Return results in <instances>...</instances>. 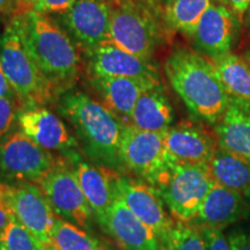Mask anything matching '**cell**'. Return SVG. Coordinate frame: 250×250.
Wrapping results in <instances>:
<instances>
[{
	"mask_svg": "<svg viewBox=\"0 0 250 250\" xmlns=\"http://www.w3.org/2000/svg\"><path fill=\"white\" fill-rule=\"evenodd\" d=\"M161 250H208L198 230L192 225L177 221L164 239Z\"/></svg>",
	"mask_w": 250,
	"mask_h": 250,
	"instance_id": "27",
	"label": "cell"
},
{
	"mask_svg": "<svg viewBox=\"0 0 250 250\" xmlns=\"http://www.w3.org/2000/svg\"><path fill=\"white\" fill-rule=\"evenodd\" d=\"M108 1H110V2H112V1H114V2H118V1H121V0H108Z\"/></svg>",
	"mask_w": 250,
	"mask_h": 250,
	"instance_id": "39",
	"label": "cell"
},
{
	"mask_svg": "<svg viewBox=\"0 0 250 250\" xmlns=\"http://www.w3.org/2000/svg\"><path fill=\"white\" fill-rule=\"evenodd\" d=\"M212 62L217 68L228 101L250 107V59L230 52Z\"/></svg>",
	"mask_w": 250,
	"mask_h": 250,
	"instance_id": "23",
	"label": "cell"
},
{
	"mask_svg": "<svg viewBox=\"0 0 250 250\" xmlns=\"http://www.w3.org/2000/svg\"><path fill=\"white\" fill-rule=\"evenodd\" d=\"M214 180L208 165L171 162L153 184L171 217L189 224L198 213Z\"/></svg>",
	"mask_w": 250,
	"mask_h": 250,
	"instance_id": "4",
	"label": "cell"
},
{
	"mask_svg": "<svg viewBox=\"0 0 250 250\" xmlns=\"http://www.w3.org/2000/svg\"><path fill=\"white\" fill-rule=\"evenodd\" d=\"M76 0H37L33 9L42 14H64L73 6Z\"/></svg>",
	"mask_w": 250,
	"mask_h": 250,
	"instance_id": "32",
	"label": "cell"
},
{
	"mask_svg": "<svg viewBox=\"0 0 250 250\" xmlns=\"http://www.w3.org/2000/svg\"><path fill=\"white\" fill-rule=\"evenodd\" d=\"M61 112L93 164L118 174L124 171L120 152L123 124L102 103L85 93L70 92L61 100Z\"/></svg>",
	"mask_w": 250,
	"mask_h": 250,
	"instance_id": "3",
	"label": "cell"
},
{
	"mask_svg": "<svg viewBox=\"0 0 250 250\" xmlns=\"http://www.w3.org/2000/svg\"><path fill=\"white\" fill-rule=\"evenodd\" d=\"M226 237L232 250H250V228L246 226H234L228 230Z\"/></svg>",
	"mask_w": 250,
	"mask_h": 250,
	"instance_id": "31",
	"label": "cell"
},
{
	"mask_svg": "<svg viewBox=\"0 0 250 250\" xmlns=\"http://www.w3.org/2000/svg\"><path fill=\"white\" fill-rule=\"evenodd\" d=\"M160 40L158 20L144 0H121L112 6L109 43L139 57L152 59Z\"/></svg>",
	"mask_w": 250,
	"mask_h": 250,
	"instance_id": "6",
	"label": "cell"
},
{
	"mask_svg": "<svg viewBox=\"0 0 250 250\" xmlns=\"http://www.w3.org/2000/svg\"><path fill=\"white\" fill-rule=\"evenodd\" d=\"M12 7H15L14 0H0V13L8 11Z\"/></svg>",
	"mask_w": 250,
	"mask_h": 250,
	"instance_id": "37",
	"label": "cell"
},
{
	"mask_svg": "<svg viewBox=\"0 0 250 250\" xmlns=\"http://www.w3.org/2000/svg\"><path fill=\"white\" fill-rule=\"evenodd\" d=\"M242 193H243V197H245V199H246L247 204H248L249 208H250V187H249V188H247V189H246L245 191H243Z\"/></svg>",
	"mask_w": 250,
	"mask_h": 250,
	"instance_id": "38",
	"label": "cell"
},
{
	"mask_svg": "<svg viewBox=\"0 0 250 250\" xmlns=\"http://www.w3.org/2000/svg\"><path fill=\"white\" fill-rule=\"evenodd\" d=\"M9 221H11V214H9V212L7 208H6L4 203L0 199V237H1L5 228L7 227V225L9 224Z\"/></svg>",
	"mask_w": 250,
	"mask_h": 250,
	"instance_id": "35",
	"label": "cell"
},
{
	"mask_svg": "<svg viewBox=\"0 0 250 250\" xmlns=\"http://www.w3.org/2000/svg\"><path fill=\"white\" fill-rule=\"evenodd\" d=\"M165 72L193 116L213 125L221 120L228 96L210 58L190 49H176L166 59Z\"/></svg>",
	"mask_w": 250,
	"mask_h": 250,
	"instance_id": "2",
	"label": "cell"
},
{
	"mask_svg": "<svg viewBox=\"0 0 250 250\" xmlns=\"http://www.w3.org/2000/svg\"><path fill=\"white\" fill-rule=\"evenodd\" d=\"M250 8V7H249ZM248 21H249V27H250V9H249V15H248Z\"/></svg>",
	"mask_w": 250,
	"mask_h": 250,
	"instance_id": "40",
	"label": "cell"
},
{
	"mask_svg": "<svg viewBox=\"0 0 250 250\" xmlns=\"http://www.w3.org/2000/svg\"><path fill=\"white\" fill-rule=\"evenodd\" d=\"M36 2L37 0H14V6H15V11H17V15L22 14L24 12L33 9Z\"/></svg>",
	"mask_w": 250,
	"mask_h": 250,
	"instance_id": "36",
	"label": "cell"
},
{
	"mask_svg": "<svg viewBox=\"0 0 250 250\" xmlns=\"http://www.w3.org/2000/svg\"><path fill=\"white\" fill-rule=\"evenodd\" d=\"M174 112L164 87L156 86L144 90L134 105L131 125L144 131L165 133L171 126Z\"/></svg>",
	"mask_w": 250,
	"mask_h": 250,
	"instance_id": "22",
	"label": "cell"
},
{
	"mask_svg": "<svg viewBox=\"0 0 250 250\" xmlns=\"http://www.w3.org/2000/svg\"><path fill=\"white\" fill-rule=\"evenodd\" d=\"M57 160L22 131L8 134L0 142V177L4 183L40 186Z\"/></svg>",
	"mask_w": 250,
	"mask_h": 250,
	"instance_id": "8",
	"label": "cell"
},
{
	"mask_svg": "<svg viewBox=\"0 0 250 250\" xmlns=\"http://www.w3.org/2000/svg\"><path fill=\"white\" fill-rule=\"evenodd\" d=\"M239 18L221 2H212L199 20L193 44L199 54L214 61L230 54Z\"/></svg>",
	"mask_w": 250,
	"mask_h": 250,
	"instance_id": "15",
	"label": "cell"
},
{
	"mask_svg": "<svg viewBox=\"0 0 250 250\" xmlns=\"http://www.w3.org/2000/svg\"><path fill=\"white\" fill-rule=\"evenodd\" d=\"M51 250H101L100 243L87 230L56 218L51 232Z\"/></svg>",
	"mask_w": 250,
	"mask_h": 250,
	"instance_id": "26",
	"label": "cell"
},
{
	"mask_svg": "<svg viewBox=\"0 0 250 250\" xmlns=\"http://www.w3.org/2000/svg\"><path fill=\"white\" fill-rule=\"evenodd\" d=\"M112 183L127 208L151 228L159 240L164 239L175 226L176 223L166 211L159 192L146 181L114 173Z\"/></svg>",
	"mask_w": 250,
	"mask_h": 250,
	"instance_id": "12",
	"label": "cell"
},
{
	"mask_svg": "<svg viewBox=\"0 0 250 250\" xmlns=\"http://www.w3.org/2000/svg\"><path fill=\"white\" fill-rule=\"evenodd\" d=\"M17 109L11 99L0 96V138L5 137L13 126Z\"/></svg>",
	"mask_w": 250,
	"mask_h": 250,
	"instance_id": "30",
	"label": "cell"
},
{
	"mask_svg": "<svg viewBox=\"0 0 250 250\" xmlns=\"http://www.w3.org/2000/svg\"><path fill=\"white\" fill-rule=\"evenodd\" d=\"M92 81L101 96L102 104L122 124H131L133 108L144 90L156 87L122 77H93Z\"/></svg>",
	"mask_w": 250,
	"mask_h": 250,
	"instance_id": "20",
	"label": "cell"
},
{
	"mask_svg": "<svg viewBox=\"0 0 250 250\" xmlns=\"http://www.w3.org/2000/svg\"><path fill=\"white\" fill-rule=\"evenodd\" d=\"M165 143L170 160L176 164L208 165L219 148L215 134L190 120L171 125L165 132Z\"/></svg>",
	"mask_w": 250,
	"mask_h": 250,
	"instance_id": "14",
	"label": "cell"
},
{
	"mask_svg": "<svg viewBox=\"0 0 250 250\" xmlns=\"http://www.w3.org/2000/svg\"><path fill=\"white\" fill-rule=\"evenodd\" d=\"M195 227V226H193ZM202 236L208 250H232L226 234L221 229L211 227H195Z\"/></svg>",
	"mask_w": 250,
	"mask_h": 250,
	"instance_id": "29",
	"label": "cell"
},
{
	"mask_svg": "<svg viewBox=\"0 0 250 250\" xmlns=\"http://www.w3.org/2000/svg\"><path fill=\"white\" fill-rule=\"evenodd\" d=\"M218 147L250 160V107L228 101L221 120L215 124Z\"/></svg>",
	"mask_w": 250,
	"mask_h": 250,
	"instance_id": "21",
	"label": "cell"
},
{
	"mask_svg": "<svg viewBox=\"0 0 250 250\" xmlns=\"http://www.w3.org/2000/svg\"><path fill=\"white\" fill-rule=\"evenodd\" d=\"M72 167L90 206L94 219L104 230L108 211L114 199L112 174L115 171L88 164L77 156Z\"/></svg>",
	"mask_w": 250,
	"mask_h": 250,
	"instance_id": "19",
	"label": "cell"
},
{
	"mask_svg": "<svg viewBox=\"0 0 250 250\" xmlns=\"http://www.w3.org/2000/svg\"><path fill=\"white\" fill-rule=\"evenodd\" d=\"M13 92L14 90L12 88L8 79L5 76L4 70H2V66H1V61H0V96H1V98L12 99V96H13Z\"/></svg>",
	"mask_w": 250,
	"mask_h": 250,
	"instance_id": "34",
	"label": "cell"
},
{
	"mask_svg": "<svg viewBox=\"0 0 250 250\" xmlns=\"http://www.w3.org/2000/svg\"><path fill=\"white\" fill-rule=\"evenodd\" d=\"M19 124L26 136L48 151H71L78 146L64 122L44 107L24 108Z\"/></svg>",
	"mask_w": 250,
	"mask_h": 250,
	"instance_id": "18",
	"label": "cell"
},
{
	"mask_svg": "<svg viewBox=\"0 0 250 250\" xmlns=\"http://www.w3.org/2000/svg\"><path fill=\"white\" fill-rule=\"evenodd\" d=\"M93 77L131 78L149 86H162L152 59L136 56L114 44H104L87 54Z\"/></svg>",
	"mask_w": 250,
	"mask_h": 250,
	"instance_id": "13",
	"label": "cell"
},
{
	"mask_svg": "<svg viewBox=\"0 0 250 250\" xmlns=\"http://www.w3.org/2000/svg\"><path fill=\"white\" fill-rule=\"evenodd\" d=\"M0 199L9 213L33 234L42 250H51L56 218L41 187L34 183H0Z\"/></svg>",
	"mask_w": 250,
	"mask_h": 250,
	"instance_id": "7",
	"label": "cell"
},
{
	"mask_svg": "<svg viewBox=\"0 0 250 250\" xmlns=\"http://www.w3.org/2000/svg\"><path fill=\"white\" fill-rule=\"evenodd\" d=\"M0 61L15 95L26 108L43 107L55 89L24 46L13 21L0 39Z\"/></svg>",
	"mask_w": 250,
	"mask_h": 250,
	"instance_id": "5",
	"label": "cell"
},
{
	"mask_svg": "<svg viewBox=\"0 0 250 250\" xmlns=\"http://www.w3.org/2000/svg\"><path fill=\"white\" fill-rule=\"evenodd\" d=\"M11 214V213H9ZM0 250H42L26 227L11 214V221L0 237Z\"/></svg>",
	"mask_w": 250,
	"mask_h": 250,
	"instance_id": "28",
	"label": "cell"
},
{
	"mask_svg": "<svg viewBox=\"0 0 250 250\" xmlns=\"http://www.w3.org/2000/svg\"><path fill=\"white\" fill-rule=\"evenodd\" d=\"M101 250H102V249H101Z\"/></svg>",
	"mask_w": 250,
	"mask_h": 250,
	"instance_id": "41",
	"label": "cell"
},
{
	"mask_svg": "<svg viewBox=\"0 0 250 250\" xmlns=\"http://www.w3.org/2000/svg\"><path fill=\"white\" fill-rule=\"evenodd\" d=\"M112 6L108 0H76L67 12L61 14L64 29L86 54L109 44Z\"/></svg>",
	"mask_w": 250,
	"mask_h": 250,
	"instance_id": "11",
	"label": "cell"
},
{
	"mask_svg": "<svg viewBox=\"0 0 250 250\" xmlns=\"http://www.w3.org/2000/svg\"><path fill=\"white\" fill-rule=\"evenodd\" d=\"M218 2L227 6L237 18H242L247 9L250 7V0H217Z\"/></svg>",
	"mask_w": 250,
	"mask_h": 250,
	"instance_id": "33",
	"label": "cell"
},
{
	"mask_svg": "<svg viewBox=\"0 0 250 250\" xmlns=\"http://www.w3.org/2000/svg\"><path fill=\"white\" fill-rule=\"evenodd\" d=\"M13 22L24 46L56 90L67 89L80 71L79 52L67 31L35 9L15 15Z\"/></svg>",
	"mask_w": 250,
	"mask_h": 250,
	"instance_id": "1",
	"label": "cell"
},
{
	"mask_svg": "<svg viewBox=\"0 0 250 250\" xmlns=\"http://www.w3.org/2000/svg\"><path fill=\"white\" fill-rule=\"evenodd\" d=\"M212 0H168L165 18L168 26L192 37L199 20Z\"/></svg>",
	"mask_w": 250,
	"mask_h": 250,
	"instance_id": "25",
	"label": "cell"
},
{
	"mask_svg": "<svg viewBox=\"0 0 250 250\" xmlns=\"http://www.w3.org/2000/svg\"><path fill=\"white\" fill-rule=\"evenodd\" d=\"M114 199L103 232L114 237L125 250H161L160 240L147 225L127 208L112 183Z\"/></svg>",
	"mask_w": 250,
	"mask_h": 250,
	"instance_id": "16",
	"label": "cell"
},
{
	"mask_svg": "<svg viewBox=\"0 0 250 250\" xmlns=\"http://www.w3.org/2000/svg\"><path fill=\"white\" fill-rule=\"evenodd\" d=\"M120 152L125 169L151 186L173 162L166 147L165 133L144 131L131 124L122 127Z\"/></svg>",
	"mask_w": 250,
	"mask_h": 250,
	"instance_id": "9",
	"label": "cell"
},
{
	"mask_svg": "<svg viewBox=\"0 0 250 250\" xmlns=\"http://www.w3.org/2000/svg\"><path fill=\"white\" fill-rule=\"evenodd\" d=\"M250 208L242 192L228 189L214 181L198 213L190 225L224 230L248 218Z\"/></svg>",
	"mask_w": 250,
	"mask_h": 250,
	"instance_id": "17",
	"label": "cell"
},
{
	"mask_svg": "<svg viewBox=\"0 0 250 250\" xmlns=\"http://www.w3.org/2000/svg\"><path fill=\"white\" fill-rule=\"evenodd\" d=\"M40 187L57 217L85 230L92 228L93 212L70 164L57 160Z\"/></svg>",
	"mask_w": 250,
	"mask_h": 250,
	"instance_id": "10",
	"label": "cell"
},
{
	"mask_svg": "<svg viewBox=\"0 0 250 250\" xmlns=\"http://www.w3.org/2000/svg\"><path fill=\"white\" fill-rule=\"evenodd\" d=\"M215 182L228 189L243 192L250 187V160L218 148L208 164Z\"/></svg>",
	"mask_w": 250,
	"mask_h": 250,
	"instance_id": "24",
	"label": "cell"
}]
</instances>
